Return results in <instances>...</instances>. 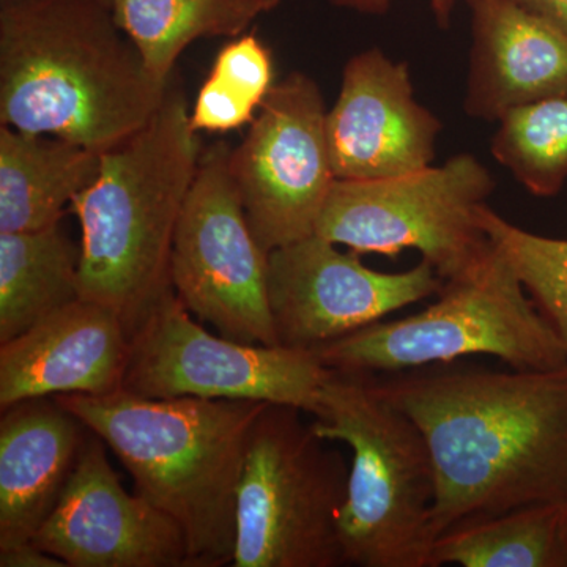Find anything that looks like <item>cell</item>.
Instances as JSON below:
<instances>
[{"label":"cell","mask_w":567,"mask_h":567,"mask_svg":"<svg viewBox=\"0 0 567 567\" xmlns=\"http://www.w3.org/2000/svg\"><path fill=\"white\" fill-rule=\"evenodd\" d=\"M274 59L254 33L219 51L192 111L194 130L224 133L251 122L275 85Z\"/></svg>","instance_id":"cell-23"},{"label":"cell","mask_w":567,"mask_h":567,"mask_svg":"<svg viewBox=\"0 0 567 567\" xmlns=\"http://www.w3.org/2000/svg\"><path fill=\"white\" fill-rule=\"evenodd\" d=\"M473 47L465 111L499 121L506 112L567 96V40L514 0H466Z\"/></svg>","instance_id":"cell-16"},{"label":"cell","mask_w":567,"mask_h":567,"mask_svg":"<svg viewBox=\"0 0 567 567\" xmlns=\"http://www.w3.org/2000/svg\"><path fill=\"white\" fill-rule=\"evenodd\" d=\"M0 567H66L65 563L48 554L33 540L0 548Z\"/></svg>","instance_id":"cell-26"},{"label":"cell","mask_w":567,"mask_h":567,"mask_svg":"<svg viewBox=\"0 0 567 567\" xmlns=\"http://www.w3.org/2000/svg\"><path fill=\"white\" fill-rule=\"evenodd\" d=\"M106 446L91 431L33 543L66 567H189L177 522L144 496L126 492Z\"/></svg>","instance_id":"cell-13"},{"label":"cell","mask_w":567,"mask_h":567,"mask_svg":"<svg viewBox=\"0 0 567 567\" xmlns=\"http://www.w3.org/2000/svg\"><path fill=\"white\" fill-rule=\"evenodd\" d=\"M102 153L62 137L0 125V233L61 224L63 208L99 174Z\"/></svg>","instance_id":"cell-18"},{"label":"cell","mask_w":567,"mask_h":567,"mask_svg":"<svg viewBox=\"0 0 567 567\" xmlns=\"http://www.w3.org/2000/svg\"><path fill=\"white\" fill-rule=\"evenodd\" d=\"M315 431L352 451L339 514L346 566L432 567L435 475L417 425L371 375L334 371L323 383Z\"/></svg>","instance_id":"cell-5"},{"label":"cell","mask_w":567,"mask_h":567,"mask_svg":"<svg viewBox=\"0 0 567 567\" xmlns=\"http://www.w3.org/2000/svg\"><path fill=\"white\" fill-rule=\"evenodd\" d=\"M230 147L215 144L175 230L169 278L199 322L245 344L279 346L268 305V254L246 219L229 169Z\"/></svg>","instance_id":"cell-10"},{"label":"cell","mask_w":567,"mask_h":567,"mask_svg":"<svg viewBox=\"0 0 567 567\" xmlns=\"http://www.w3.org/2000/svg\"><path fill=\"white\" fill-rule=\"evenodd\" d=\"M331 3L339 9L353 10L358 13L385 14L390 10L391 0H331ZM429 6L440 28H450L457 0H429Z\"/></svg>","instance_id":"cell-25"},{"label":"cell","mask_w":567,"mask_h":567,"mask_svg":"<svg viewBox=\"0 0 567 567\" xmlns=\"http://www.w3.org/2000/svg\"><path fill=\"white\" fill-rule=\"evenodd\" d=\"M477 223L514 268L567 352V240L520 229L487 204L477 208Z\"/></svg>","instance_id":"cell-24"},{"label":"cell","mask_w":567,"mask_h":567,"mask_svg":"<svg viewBox=\"0 0 567 567\" xmlns=\"http://www.w3.org/2000/svg\"><path fill=\"white\" fill-rule=\"evenodd\" d=\"M498 122L496 162L535 196L558 194L567 181V96L518 106Z\"/></svg>","instance_id":"cell-22"},{"label":"cell","mask_w":567,"mask_h":567,"mask_svg":"<svg viewBox=\"0 0 567 567\" xmlns=\"http://www.w3.org/2000/svg\"><path fill=\"white\" fill-rule=\"evenodd\" d=\"M89 434L55 398L2 409L0 548L33 539L58 506Z\"/></svg>","instance_id":"cell-17"},{"label":"cell","mask_w":567,"mask_h":567,"mask_svg":"<svg viewBox=\"0 0 567 567\" xmlns=\"http://www.w3.org/2000/svg\"><path fill=\"white\" fill-rule=\"evenodd\" d=\"M106 2H110V0H106Z\"/></svg>","instance_id":"cell-30"},{"label":"cell","mask_w":567,"mask_h":567,"mask_svg":"<svg viewBox=\"0 0 567 567\" xmlns=\"http://www.w3.org/2000/svg\"><path fill=\"white\" fill-rule=\"evenodd\" d=\"M567 567L563 503H537L464 522L432 546V567Z\"/></svg>","instance_id":"cell-21"},{"label":"cell","mask_w":567,"mask_h":567,"mask_svg":"<svg viewBox=\"0 0 567 567\" xmlns=\"http://www.w3.org/2000/svg\"><path fill=\"white\" fill-rule=\"evenodd\" d=\"M371 379L427 443L435 539L464 522L565 502L567 365L546 371L425 365Z\"/></svg>","instance_id":"cell-1"},{"label":"cell","mask_w":567,"mask_h":567,"mask_svg":"<svg viewBox=\"0 0 567 567\" xmlns=\"http://www.w3.org/2000/svg\"><path fill=\"white\" fill-rule=\"evenodd\" d=\"M442 123L415 99L410 70L382 51L353 55L327 134L338 181H380L431 166Z\"/></svg>","instance_id":"cell-14"},{"label":"cell","mask_w":567,"mask_h":567,"mask_svg":"<svg viewBox=\"0 0 567 567\" xmlns=\"http://www.w3.org/2000/svg\"><path fill=\"white\" fill-rule=\"evenodd\" d=\"M567 40V0H514Z\"/></svg>","instance_id":"cell-27"},{"label":"cell","mask_w":567,"mask_h":567,"mask_svg":"<svg viewBox=\"0 0 567 567\" xmlns=\"http://www.w3.org/2000/svg\"><path fill=\"white\" fill-rule=\"evenodd\" d=\"M200 158L185 93L169 84L147 125L102 153L95 181L71 203L81 298L111 309L130 338L173 287L175 230Z\"/></svg>","instance_id":"cell-4"},{"label":"cell","mask_w":567,"mask_h":567,"mask_svg":"<svg viewBox=\"0 0 567 567\" xmlns=\"http://www.w3.org/2000/svg\"><path fill=\"white\" fill-rule=\"evenodd\" d=\"M330 372L315 350L210 333L171 287L132 336L122 388L148 399L268 402L315 416Z\"/></svg>","instance_id":"cell-9"},{"label":"cell","mask_w":567,"mask_h":567,"mask_svg":"<svg viewBox=\"0 0 567 567\" xmlns=\"http://www.w3.org/2000/svg\"><path fill=\"white\" fill-rule=\"evenodd\" d=\"M275 2L278 3V6H279V3L282 2V0H275Z\"/></svg>","instance_id":"cell-29"},{"label":"cell","mask_w":567,"mask_h":567,"mask_svg":"<svg viewBox=\"0 0 567 567\" xmlns=\"http://www.w3.org/2000/svg\"><path fill=\"white\" fill-rule=\"evenodd\" d=\"M81 245L61 224L0 233V344L80 300Z\"/></svg>","instance_id":"cell-19"},{"label":"cell","mask_w":567,"mask_h":567,"mask_svg":"<svg viewBox=\"0 0 567 567\" xmlns=\"http://www.w3.org/2000/svg\"><path fill=\"white\" fill-rule=\"evenodd\" d=\"M128 470L136 494L177 522L189 567L233 565L237 502L254 421L268 402L54 395Z\"/></svg>","instance_id":"cell-3"},{"label":"cell","mask_w":567,"mask_h":567,"mask_svg":"<svg viewBox=\"0 0 567 567\" xmlns=\"http://www.w3.org/2000/svg\"><path fill=\"white\" fill-rule=\"evenodd\" d=\"M563 529H565V537L567 543V496L563 502Z\"/></svg>","instance_id":"cell-28"},{"label":"cell","mask_w":567,"mask_h":567,"mask_svg":"<svg viewBox=\"0 0 567 567\" xmlns=\"http://www.w3.org/2000/svg\"><path fill=\"white\" fill-rule=\"evenodd\" d=\"M322 92L295 71L275 84L254 115L229 169L246 219L270 252L316 234L336 175Z\"/></svg>","instance_id":"cell-11"},{"label":"cell","mask_w":567,"mask_h":567,"mask_svg":"<svg viewBox=\"0 0 567 567\" xmlns=\"http://www.w3.org/2000/svg\"><path fill=\"white\" fill-rule=\"evenodd\" d=\"M115 21L132 39L148 73L169 84L175 63L193 41L244 35L275 0H110Z\"/></svg>","instance_id":"cell-20"},{"label":"cell","mask_w":567,"mask_h":567,"mask_svg":"<svg viewBox=\"0 0 567 567\" xmlns=\"http://www.w3.org/2000/svg\"><path fill=\"white\" fill-rule=\"evenodd\" d=\"M303 413L267 404L254 421L238 486L234 567L346 566L339 514L350 462Z\"/></svg>","instance_id":"cell-7"},{"label":"cell","mask_w":567,"mask_h":567,"mask_svg":"<svg viewBox=\"0 0 567 567\" xmlns=\"http://www.w3.org/2000/svg\"><path fill=\"white\" fill-rule=\"evenodd\" d=\"M434 265L382 274L312 234L268 254V305L278 344L316 350L442 290Z\"/></svg>","instance_id":"cell-12"},{"label":"cell","mask_w":567,"mask_h":567,"mask_svg":"<svg viewBox=\"0 0 567 567\" xmlns=\"http://www.w3.org/2000/svg\"><path fill=\"white\" fill-rule=\"evenodd\" d=\"M315 352L327 368L368 375L450 364L473 354L525 371L567 365L558 334L494 245L465 274L447 279L439 300L423 312L380 320Z\"/></svg>","instance_id":"cell-6"},{"label":"cell","mask_w":567,"mask_h":567,"mask_svg":"<svg viewBox=\"0 0 567 567\" xmlns=\"http://www.w3.org/2000/svg\"><path fill=\"white\" fill-rule=\"evenodd\" d=\"M169 84L106 0H0V125L103 153L147 125Z\"/></svg>","instance_id":"cell-2"},{"label":"cell","mask_w":567,"mask_h":567,"mask_svg":"<svg viewBox=\"0 0 567 567\" xmlns=\"http://www.w3.org/2000/svg\"><path fill=\"white\" fill-rule=\"evenodd\" d=\"M130 344L111 309L80 298L0 344V409L28 399L114 393Z\"/></svg>","instance_id":"cell-15"},{"label":"cell","mask_w":567,"mask_h":567,"mask_svg":"<svg viewBox=\"0 0 567 567\" xmlns=\"http://www.w3.org/2000/svg\"><path fill=\"white\" fill-rule=\"evenodd\" d=\"M495 182L486 166L458 153L443 166L380 181H338L316 234L358 254H423L443 281L465 274L492 248L477 223Z\"/></svg>","instance_id":"cell-8"}]
</instances>
